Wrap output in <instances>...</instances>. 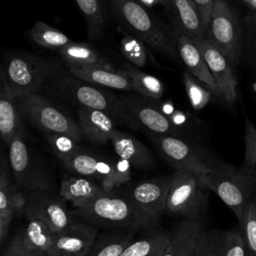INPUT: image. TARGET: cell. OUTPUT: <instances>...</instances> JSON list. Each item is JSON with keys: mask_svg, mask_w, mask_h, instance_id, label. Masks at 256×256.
Segmentation results:
<instances>
[{"mask_svg": "<svg viewBox=\"0 0 256 256\" xmlns=\"http://www.w3.org/2000/svg\"><path fill=\"white\" fill-rule=\"evenodd\" d=\"M46 139L54 154L62 161V163L83 151L78 145L77 140L65 134L49 133L46 134Z\"/></svg>", "mask_w": 256, "mask_h": 256, "instance_id": "35", "label": "cell"}, {"mask_svg": "<svg viewBox=\"0 0 256 256\" xmlns=\"http://www.w3.org/2000/svg\"><path fill=\"white\" fill-rule=\"evenodd\" d=\"M9 165L19 187L28 191H53L52 178L34 159L25 138L24 127L17 132L9 145Z\"/></svg>", "mask_w": 256, "mask_h": 256, "instance_id": "10", "label": "cell"}, {"mask_svg": "<svg viewBox=\"0 0 256 256\" xmlns=\"http://www.w3.org/2000/svg\"><path fill=\"white\" fill-rule=\"evenodd\" d=\"M75 215L90 225L128 231H153L158 219L148 215L128 196L107 191L75 208Z\"/></svg>", "mask_w": 256, "mask_h": 256, "instance_id": "2", "label": "cell"}, {"mask_svg": "<svg viewBox=\"0 0 256 256\" xmlns=\"http://www.w3.org/2000/svg\"><path fill=\"white\" fill-rule=\"evenodd\" d=\"M198 81L199 80H196L188 70L184 72L183 82L186 93L191 106L195 110L203 109L208 104L211 97V91L202 86Z\"/></svg>", "mask_w": 256, "mask_h": 256, "instance_id": "36", "label": "cell"}, {"mask_svg": "<svg viewBox=\"0 0 256 256\" xmlns=\"http://www.w3.org/2000/svg\"><path fill=\"white\" fill-rule=\"evenodd\" d=\"M171 177L168 175L140 181L134 184L125 195L148 215L159 219L166 209Z\"/></svg>", "mask_w": 256, "mask_h": 256, "instance_id": "15", "label": "cell"}, {"mask_svg": "<svg viewBox=\"0 0 256 256\" xmlns=\"http://www.w3.org/2000/svg\"><path fill=\"white\" fill-rule=\"evenodd\" d=\"M120 71L129 78L133 89L141 94V96L155 101L160 100L163 96L164 86L157 77L141 71L130 63H126Z\"/></svg>", "mask_w": 256, "mask_h": 256, "instance_id": "27", "label": "cell"}, {"mask_svg": "<svg viewBox=\"0 0 256 256\" xmlns=\"http://www.w3.org/2000/svg\"><path fill=\"white\" fill-rule=\"evenodd\" d=\"M16 99L22 116L45 134L59 133L77 141L82 139L79 123L44 96L33 93Z\"/></svg>", "mask_w": 256, "mask_h": 256, "instance_id": "7", "label": "cell"}, {"mask_svg": "<svg viewBox=\"0 0 256 256\" xmlns=\"http://www.w3.org/2000/svg\"><path fill=\"white\" fill-rule=\"evenodd\" d=\"M122 101L135 121L145 132L182 138L183 130L177 127L160 109L159 103L143 96H125Z\"/></svg>", "mask_w": 256, "mask_h": 256, "instance_id": "11", "label": "cell"}, {"mask_svg": "<svg viewBox=\"0 0 256 256\" xmlns=\"http://www.w3.org/2000/svg\"><path fill=\"white\" fill-rule=\"evenodd\" d=\"M2 256H31L24 246L21 233H18L12 238Z\"/></svg>", "mask_w": 256, "mask_h": 256, "instance_id": "41", "label": "cell"}, {"mask_svg": "<svg viewBox=\"0 0 256 256\" xmlns=\"http://www.w3.org/2000/svg\"><path fill=\"white\" fill-rule=\"evenodd\" d=\"M159 107H160L161 111H162L166 116H168V117H170V116L174 113V111L176 110V109L174 108L172 102H170V101L163 102V103L159 104Z\"/></svg>", "mask_w": 256, "mask_h": 256, "instance_id": "45", "label": "cell"}, {"mask_svg": "<svg viewBox=\"0 0 256 256\" xmlns=\"http://www.w3.org/2000/svg\"><path fill=\"white\" fill-rule=\"evenodd\" d=\"M140 2L142 5L147 7L148 9L153 8L155 6H164L167 9L171 10V4L169 0H137Z\"/></svg>", "mask_w": 256, "mask_h": 256, "instance_id": "43", "label": "cell"}, {"mask_svg": "<svg viewBox=\"0 0 256 256\" xmlns=\"http://www.w3.org/2000/svg\"><path fill=\"white\" fill-rule=\"evenodd\" d=\"M30 37L37 45L55 50H58L71 42L66 34L43 21H37L34 24L30 30Z\"/></svg>", "mask_w": 256, "mask_h": 256, "instance_id": "31", "label": "cell"}, {"mask_svg": "<svg viewBox=\"0 0 256 256\" xmlns=\"http://www.w3.org/2000/svg\"><path fill=\"white\" fill-rule=\"evenodd\" d=\"M63 200L49 191H29L25 216L27 219L41 220L54 233L62 231L75 222Z\"/></svg>", "mask_w": 256, "mask_h": 256, "instance_id": "12", "label": "cell"}, {"mask_svg": "<svg viewBox=\"0 0 256 256\" xmlns=\"http://www.w3.org/2000/svg\"><path fill=\"white\" fill-rule=\"evenodd\" d=\"M171 232H160L132 242L120 256H162L170 242Z\"/></svg>", "mask_w": 256, "mask_h": 256, "instance_id": "30", "label": "cell"}, {"mask_svg": "<svg viewBox=\"0 0 256 256\" xmlns=\"http://www.w3.org/2000/svg\"><path fill=\"white\" fill-rule=\"evenodd\" d=\"M120 51L130 64L138 68L144 67L147 63L146 44L132 34H126L121 39Z\"/></svg>", "mask_w": 256, "mask_h": 256, "instance_id": "34", "label": "cell"}, {"mask_svg": "<svg viewBox=\"0 0 256 256\" xmlns=\"http://www.w3.org/2000/svg\"><path fill=\"white\" fill-rule=\"evenodd\" d=\"M52 90L58 96L79 105L105 112L118 125H125L133 130L142 129L126 109L122 98L117 97L104 87L83 81L75 76H60L53 79Z\"/></svg>", "mask_w": 256, "mask_h": 256, "instance_id": "3", "label": "cell"}, {"mask_svg": "<svg viewBox=\"0 0 256 256\" xmlns=\"http://www.w3.org/2000/svg\"><path fill=\"white\" fill-rule=\"evenodd\" d=\"M105 192L107 191L102 185L94 180L80 176H66L61 180L59 195L62 199L71 202L74 208H78Z\"/></svg>", "mask_w": 256, "mask_h": 256, "instance_id": "24", "label": "cell"}, {"mask_svg": "<svg viewBox=\"0 0 256 256\" xmlns=\"http://www.w3.org/2000/svg\"><path fill=\"white\" fill-rule=\"evenodd\" d=\"M195 256H247L239 230H205Z\"/></svg>", "mask_w": 256, "mask_h": 256, "instance_id": "17", "label": "cell"}, {"mask_svg": "<svg viewBox=\"0 0 256 256\" xmlns=\"http://www.w3.org/2000/svg\"><path fill=\"white\" fill-rule=\"evenodd\" d=\"M11 186L9 178L8 163L4 156L1 158L0 166V240L3 242L13 219L11 207Z\"/></svg>", "mask_w": 256, "mask_h": 256, "instance_id": "29", "label": "cell"}, {"mask_svg": "<svg viewBox=\"0 0 256 256\" xmlns=\"http://www.w3.org/2000/svg\"><path fill=\"white\" fill-rule=\"evenodd\" d=\"M193 39L204 56L207 66L219 87L222 98L227 103L233 104L237 98V80L231 66L232 64L205 37Z\"/></svg>", "mask_w": 256, "mask_h": 256, "instance_id": "14", "label": "cell"}, {"mask_svg": "<svg viewBox=\"0 0 256 256\" xmlns=\"http://www.w3.org/2000/svg\"><path fill=\"white\" fill-rule=\"evenodd\" d=\"M132 242L130 234L110 235L94 245L87 256H120Z\"/></svg>", "mask_w": 256, "mask_h": 256, "instance_id": "33", "label": "cell"}, {"mask_svg": "<svg viewBox=\"0 0 256 256\" xmlns=\"http://www.w3.org/2000/svg\"><path fill=\"white\" fill-rule=\"evenodd\" d=\"M205 231L202 220H188L177 224L162 256H195Z\"/></svg>", "mask_w": 256, "mask_h": 256, "instance_id": "19", "label": "cell"}, {"mask_svg": "<svg viewBox=\"0 0 256 256\" xmlns=\"http://www.w3.org/2000/svg\"><path fill=\"white\" fill-rule=\"evenodd\" d=\"M171 119V121L177 126L180 128L181 125L185 124L186 123V120H187V116L185 115V113H183L182 111L180 110H175L174 113L169 117Z\"/></svg>", "mask_w": 256, "mask_h": 256, "instance_id": "44", "label": "cell"}, {"mask_svg": "<svg viewBox=\"0 0 256 256\" xmlns=\"http://www.w3.org/2000/svg\"><path fill=\"white\" fill-rule=\"evenodd\" d=\"M83 13L90 39L103 38L108 23V0H74Z\"/></svg>", "mask_w": 256, "mask_h": 256, "instance_id": "25", "label": "cell"}, {"mask_svg": "<svg viewBox=\"0 0 256 256\" xmlns=\"http://www.w3.org/2000/svg\"><path fill=\"white\" fill-rule=\"evenodd\" d=\"M214 192L239 220L256 192V169L215 161L203 185Z\"/></svg>", "mask_w": 256, "mask_h": 256, "instance_id": "5", "label": "cell"}, {"mask_svg": "<svg viewBox=\"0 0 256 256\" xmlns=\"http://www.w3.org/2000/svg\"><path fill=\"white\" fill-rule=\"evenodd\" d=\"M253 90L256 93V82H254V84H253Z\"/></svg>", "mask_w": 256, "mask_h": 256, "instance_id": "47", "label": "cell"}, {"mask_svg": "<svg viewBox=\"0 0 256 256\" xmlns=\"http://www.w3.org/2000/svg\"><path fill=\"white\" fill-rule=\"evenodd\" d=\"M110 142L119 158L129 162L131 167L140 170L153 169L155 160L151 151L131 134L115 129Z\"/></svg>", "mask_w": 256, "mask_h": 256, "instance_id": "20", "label": "cell"}, {"mask_svg": "<svg viewBox=\"0 0 256 256\" xmlns=\"http://www.w3.org/2000/svg\"><path fill=\"white\" fill-rule=\"evenodd\" d=\"M246 40L252 58L256 60V10H250L245 18Z\"/></svg>", "mask_w": 256, "mask_h": 256, "instance_id": "40", "label": "cell"}, {"mask_svg": "<svg viewBox=\"0 0 256 256\" xmlns=\"http://www.w3.org/2000/svg\"><path fill=\"white\" fill-rule=\"evenodd\" d=\"M242 1L250 10H256V0H242Z\"/></svg>", "mask_w": 256, "mask_h": 256, "instance_id": "46", "label": "cell"}, {"mask_svg": "<svg viewBox=\"0 0 256 256\" xmlns=\"http://www.w3.org/2000/svg\"><path fill=\"white\" fill-rule=\"evenodd\" d=\"M117 22L157 53L180 64L174 30L137 0H108Z\"/></svg>", "mask_w": 256, "mask_h": 256, "instance_id": "1", "label": "cell"}, {"mask_svg": "<svg viewBox=\"0 0 256 256\" xmlns=\"http://www.w3.org/2000/svg\"><path fill=\"white\" fill-rule=\"evenodd\" d=\"M171 176L165 212L188 220H202L208 201L199 180L193 174L181 171H175Z\"/></svg>", "mask_w": 256, "mask_h": 256, "instance_id": "9", "label": "cell"}, {"mask_svg": "<svg viewBox=\"0 0 256 256\" xmlns=\"http://www.w3.org/2000/svg\"><path fill=\"white\" fill-rule=\"evenodd\" d=\"M60 71L61 66L55 60L28 52H14L5 56L0 74L11 95L18 98L38 93L46 82L57 78Z\"/></svg>", "mask_w": 256, "mask_h": 256, "instance_id": "4", "label": "cell"}, {"mask_svg": "<svg viewBox=\"0 0 256 256\" xmlns=\"http://www.w3.org/2000/svg\"><path fill=\"white\" fill-rule=\"evenodd\" d=\"M77 114L83 136L90 142L104 144L110 141V136L116 129L115 126L118 125L111 116L105 112L86 107H79Z\"/></svg>", "mask_w": 256, "mask_h": 256, "instance_id": "22", "label": "cell"}, {"mask_svg": "<svg viewBox=\"0 0 256 256\" xmlns=\"http://www.w3.org/2000/svg\"><path fill=\"white\" fill-rule=\"evenodd\" d=\"M131 165L128 161L121 159L114 160L112 174L105 186L106 191H112L114 188L121 186L131 179Z\"/></svg>", "mask_w": 256, "mask_h": 256, "instance_id": "38", "label": "cell"}, {"mask_svg": "<svg viewBox=\"0 0 256 256\" xmlns=\"http://www.w3.org/2000/svg\"><path fill=\"white\" fill-rule=\"evenodd\" d=\"M68 67L71 75L88 83L123 91L134 90L129 78L109 64L68 65Z\"/></svg>", "mask_w": 256, "mask_h": 256, "instance_id": "18", "label": "cell"}, {"mask_svg": "<svg viewBox=\"0 0 256 256\" xmlns=\"http://www.w3.org/2000/svg\"><path fill=\"white\" fill-rule=\"evenodd\" d=\"M26 229L21 232L24 246L31 256H46L53 239V231L41 220L28 219Z\"/></svg>", "mask_w": 256, "mask_h": 256, "instance_id": "26", "label": "cell"}, {"mask_svg": "<svg viewBox=\"0 0 256 256\" xmlns=\"http://www.w3.org/2000/svg\"><path fill=\"white\" fill-rule=\"evenodd\" d=\"M63 165L67 170L79 175L80 177L99 181L100 185L105 189L113 171L114 160H106L99 156L82 151L64 162Z\"/></svg>", "mask_w": 256, "mask_h": 256, "instance_id": "21", "label": "cell"}, {"mask_svg": "<svg viewBox=\"0 0 256 256\" xmlns=\"http://www.w3.org/2000/svg\"><path fill=\"white\" fill-rule=\"evenodd\" d=\"M205 38L231 64H237L242 49V29L237 13L226 0H215Z\"/></svg>", "mask_w": 256, "mask_h": 256, "instance_id": "8", "label": "cell"}, {"mask_svg": "<svg viewBox=\"0 0 256 256\" xmlns=\"http://www.w3.org/2000/svg\"><path fill=\"white\" fill-rule=\"evenodd\" d=\"M96 236L97 230L93 225L74 222L70 227L53 233L52 245L46 256H87Z\"/></svg>", "mask_w": 256, "mask_h": 256, "instance_id": "13", "label": "cell"}, {"mask_svg": "<svg viewBox=\"0 0 256 256\" xmlns=\"http://www.w3.org/2000/svg\"><path fill=\"white\" fill-rule=\"evenodd\" d=\"M25 189L18 185L12 184L11 186V207L13 216L25 215L28 203V194L24 192Z\"/></svg>", "mask_w": 256, "mask_h": 256, "instance_id": "39", "label": "cell"}, {"mask_svg": "<svg viewBox=\"0 0 256 256\" xmlns=\"http://www.w3.org/2000/svg\"><path fill=\"white\" fill-rule=\"evenodd\" d=\"M58 53L68 65L108 64L107 59L98 50L83 42L71 41L69 44L58 49Z\"/></svg>", "mask_w": 256, "mask_h": 256, "instance_id": "28", "label": "cell"}, {"mask_svg": "<svg viewBox=\"0 0 256 256\" xmlns=\"http://www.w3.org/2000/svg\"><path fill=\"white\" fill-rule=\"evenodd\" d=\"M145 133L162 158L175 171L193 174L203 187L215 160L210 159L200 149L182 138L151 132Z\"/></svg>", "mask_w": 256, "mask_h": 256, "instance_id": "6", "label": "cell"}, {"mask_svg": "<svg viewBox=\"0 0 256 256\" xmlns=\"http://www.w3.org/2000/svg\"><path fill=\"white\" fill-rule=\"evenodd\" d=\"M193 2L199 12L204 27L206 28L215 0H193Z\"/></svg>", "mask_w": 256, "mask_h": 256, "instance_id": "42", "label": "cell"}, {"mask_svg": "<svg viewBox=\"0 0 256 256\" xmlns=\"http://www.w3.org/2000/svg\"><path fill=\"white\" fill-rule=\"evenodd\" d=\"M244 143L245 154L243 166L249 169L256 167V128L248 119L245 121L244 130Z\"/></svg>", "mask_w": 256, "mask_h": 256, "instance_id": "37", "label": "cell"}, {"mask_svg": "<svg viewBox=\"0 0 256 256\" xmlns=\"http://www.w3.org/2000/svg\"><path fill=\"white\" fill-rule=\"evenodd\" d=\"M176 36V45L181 61L186 66L187 70L201 83L205 85L215 95L222 97L219 87L217 86L202 52L194 39L177 24L174 30Z\"/></svg>", "mask_w": 256, "mask_h": 256, "instance_id": "16", "label": "cell"}, {"mask_svg": "<svg viewBox=\"0 0 256 256\" xmlns=\"http://www.w3.org/2000/svg\"><path fill=\"white\" fill-rule=\"evenodd\" d=\"M239 231L242 235L247 256H256V200H252L246 207L242 217L238 220Z\"/></svg>", "mask_w": 256, "mask_h": 256, "instance_id": "32", "label": "cell"}, {"mask_svg": "<svg viewBox=\"0 0 256 256\" xmlns=\"http://www.w3.org/2000/svg\"><path fill=\"white\" fill-rule=\"evenodd\" d=\"M21 116L17 99L11 95L4 76L0 74V134L8 146L23 127Z\"/></svg>", "mask_w": 256, "mask_h": 256, "instance_id": "23", "label": "cell"}]
</instances>
